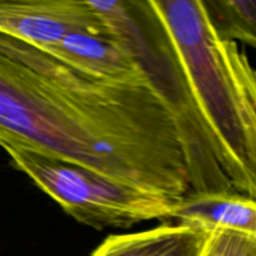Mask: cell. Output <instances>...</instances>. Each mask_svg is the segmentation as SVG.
Listing matches in <instances>:
<instances>
[{
	"label": "cell",
	"instance_id": "52a82bcc",
	"mask_svg": "<svg viewBox=\"0 0 256 256\" xmlns=\"http://www.w3.org/2000/svg\"><path fill=\"white\" fill-rule=\"evenodd\" d=\"M170 219L205 230H232L256 236V200L240 192H189L174 204Z\"/></svg>",
	"mask_w": 256,
	"mask_h": 256
},
{
	"label": "cell",
	"instance_id": "ba28073f",
	"mask_svg": "<svg viewBox=\"0 0 256 256\" xmlns=\"http://www.w3.org/2000/svg\"><path fill=\"white\" fill-rule=\"evenodd\" d=\"M210 232L182 224L108 236L90 256H202Z\"/></svg>",
	"mask_w": 256,
	"mask_h": 256
},
{
	"label": "cell",
	"instance_id": "5b68a950",
	"mask_svg": "<svg viewBox=\"0 0 256 256\" xmlns=\"http://www.w3.org/2000/svg\"><path fill=\"white\" fill-rule=\"evenodd\" d=\"M92 2L0 0V32L50 49L72 32L106 25Z\"/></svg>",
	"mask_w": 256,
	"mask_h": 256
},
{
	"label": "cell",
	"instance_id": "9c48e42d",
	"mask_svg": "<svg viewBox=\"0 0 256 256\" xmlns=\"http://www.w3.org/2000/svg\"><path fill=\"white\" fill-rule=\"evenodd\" d=\"M202 4L222 40L256 48V0H205Z\"/></svg>",
	"mask_w": 256,
	"mask_h": 256
},
{
	"label": "cell",
	"instance_id": "6da1fadb",
	"mask_svg": "<svg viewBox=\"0 0 256 256\" xmlns=\"http://www.w3.org/2000/svg\"><path fill=\"white\" fill-rule=\"evenodd\" d=\"M0 148H24L176 202L190 174L176 116L149 76L100 78L0 32Z\"/></svg>",
	"mask_w": 256,
	"mask_h": 256
},
{
	"label": "cell",
	"instance_id": "3957f363",
	"mask_svg": "<svg viewBox=\"0 0 256 256\" xmlns=\"http://www.w3.org/2000/svg\"><path fill=\"white\" fill-rule=\"evenodd\" d=\"M95 8L124 38L148 76L172 106L184 142L190 192H235L222 172L212 138L188 90L168 35L146 2H95Z\"/></svg>",
	"mask_w": 256,
	"mask_h": 256
},
{
	"label": "cell",
	"instance_id": "7a4b0ae2",
	"mask_svg": "<svg viewBox=\"0 0 256 256\" xmlns=\"http://www.w3.org/2000/svg\"><path fill=\"white\" fill-rule=\"evenodd\" d=\"M212 138L222 172L256 200V69L212 28L202 0H149Z\"/></svg>",
	"mask_w": 256,
	"mask_h": 256
},
{
	"label": "cell",
	"instance_id": "277c9868",
	"mask_svg": "<svg viewBox=\"0 0 256 256\" xmlns=\"http://www.w3.org/2000/svg\"><path fill=\"white\" fill-rule=\"evenodd\" d=\"M5 152L12 164L68 215L95 230L128 229L172 218L175 202L162 195L34 150L8 148Z\"/></svg>",
	"mask_w": 256,
	"mask_h": 256
},
{
	"label": "cell",
	"instance_id": "8992f818",
	"mask_svg": "<svg viewBox=\"0 0 256 256\" xmlns=\"http://www.w3.org/2000/svg\"><path fill=\"white\" fill-rule=\"evenodd\" d=\"M45 50L72 66L100 78L134 80L148 75L109 20L104 26L70 32L59 44Z\"/></svg>",
	"mask_w": 256,
	"mask_h": 256
},
{
	"label": "cell",
	"instance_id": "30bf717a",
	"mask_svg": "<svg viewBox=\"0 0 256 256\" xmlns=\"http://www.w3.org/2000/svg\"><path fill=\"white\" fill-rule=\"evenodd\" d=\"M202 256H256V236L232 230H212Z\"/></svg>",
	"mask_w": 256,
	"mask_h": 256
}]
</instances>
